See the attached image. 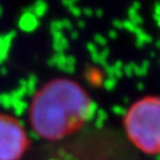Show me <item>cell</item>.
<instances>
[{"label":"cell","instance_id":"cell-1","mask_svg":"<svg viewBox=\"0 0 160 160\" xmlns=\"http://www.w3.org/2000/svg\"><path fill=\"white\" fill-rule=\"evenodd\" d=\"M95 113L96 106L88 92L65 77L37 88L28 108L31 131L45 141H58L76 133Z\"/></svg>","mask_w":160,"mask_h":160},{"label":"cell","instance_id":"cell-2","mask_svg":"<svg viewBox=\"0 0 160 160\" xmlns=\"http://www.w3.org/2000/svg\"><path fill=\"white\" fill-rule=\"evenodd\" d=\"M122 127L128 142L140 153L160 155V95L138 98L122 116Z\"/></svg>","mask_w":160,"mask_h":160},{"label":"cell","instance_id":"cell-3","mask_svg":"<svg viewBox=\"0 0 160 160\" xmlns=\"http://www.w3.org/2000/svg\"><path fill=\"white\" fill-rule=\"evenodd\" d=\"M29 142L28 132L16 116L0 114V160H20Z\"/></svg>","mask_w":160,"mask_h":160},{"label":"cell","instance_id":"cell-4","mask_svg":"<svg viewBox=\"0 0 160 160\" xmlns=\"http://www.w3.org/2000/svg\"><path fill=\"white\" fill-rule=\"evenodd\" d=\"M0 106L16 115H23L28 113L29 101L17 95L14 90L0 94Z\"/></svg>","mask_w":160,"mask_h":160},{"label":"cell","instance_id":"cell-5","mask_svg":"<svg viewBox=\"0 0 160 160\" xmlns=\"http://www.w3.org/2000/svg\"><path fill=\"white\" fill-rule=\"evenodd\" d=\"M49 63L53 68L58 69V70L63 71L65 74L74 72L75 68H76V61H75V58L72 56H68L65 53H56L53 57L50 58Z\"/></svg>","mask_w":160,"mask_h":160},{"label":"cell","instance_id":"cell-6","mask_svg":"<svg viewBox=\"0 0 160 160\" xmlns=\"http://www.w3.org/2000/svg\"><path fill=\"white\" fill-rule=\"evenodd\" d=\"M37 86H38V80L34 75H31L26 78L19 82L18 88L14 89V92L19 95L20 97H23L25 100H28L29 97H32V95L34 94V92L37 90Z\"/></svg>","mask_w":160,"mask_h":160},{"label":"cell","instance_id":"cell-7","mask_svg":"<svg viewBox=\"0 0 160 160\" xmlns=\"http://www.w3.org/2000/svg\"><path fill=\"white\" fill-rule=\"evenodd\" d=\"M18 25H19V29L25 31V32H32V31L38 29L39 19L36 17L34 14H32L30 11L26 10L19 18Z\"/></svg>","mask_w":160,"mask_h":160},{"label":"cell","instance_id":"cell-8","mask_svg":"<svg viewBox=\"0 0 160 160\" xmlns=\"http://www.w3.org/2000/svg\"><path fill=\"white\" fill-rule=\"evenodd\" d=\"M14 32H8L5 34H0V63L4 62L11 50Z\"/></svg>","mask_w":160,"mask_h":160},{"label":"cell","instance_id":"cell-9","mask_svg":"<svg viewBox=\"0 0 160 160\" xmlns=\"http://www.w3.org/2000/svg\"><path fill=\"white\" fill-rule=\"evenodd\" d=\"M52 46L57 53H64L69 46L68 39L64 33H52Z\"/></svg>","mask_w":160,"mask_h":160},{"label":"cell","instance_id":"cell-10","mask_svg":"<svg viewBox=\"0 0 160 160\" xmlns=\"http://www.w3.org/2000/svg\"><path fill=\"white\" fill-rule=\"evenodd\" d=\"M28 11H30L32 14H34L36 17L39 19V18L43 17L46 13V11H48V4H46V2H43V1L36 2V4L30 6V8Z\"/></svg>","mask_w":160,"mask_h":160},{"label":"cell","instance_id":"cell-11","mask_svg":"<svg viewBox=\"0 0 160 160\" xmlns=\"http://www.w3.org/2000/svg\"><path fill=\"white\" fill-rule=\"evenodd\" d=\"M2 13H4V8L0 6V17H1V14H2Z\"/></svg>","mask_w":160,"mask_h":160}]
</instances>
